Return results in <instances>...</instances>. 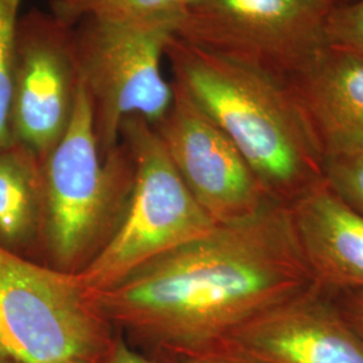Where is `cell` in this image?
Instances as JSON below:
<instances>
[{"label": "cell", "instance_id": "cell-1", "mask_svg": "<svg viewBox=\"0 0 363 363\" xmlns=\"http://www.w3.org/2000/svg\"><path fill=\"white\" fill-rule=\"evenodd\" d=\"M313 283L289 206L271 201L89 298L132 347L179 359L220 349L240 325Z\"/></svg>", "mask_w": 363, "mask_h": 363}, {"label": "cell", "instance_id": "cell-2", "mask_svg": "<svg viewBox=\"0 0 363 363\" xmlns=\"http://www.w3.org/2000/svg\"><path fill=\"white\" fill-rule=\"evenodd\" d=\"M166 57L174 84L245 157L269 196L291 205L325 181V154L286 78L177 35Z\"/></svg>", "mask_w": 363, "mask_h": 363}, {"label": "cell", "instance_id": "cell-3", "mask_svg": "<svg viewBox=\"0 0 363 363\" xmlns=\"http://www.w3.org/2000/svg\"><path fill=\"white\" fill-rule=\"evenodd\" d=\"M40 162L43 264L78 274L116 232L133 186V163L127 145L120 140L115 150L103 155L91 100L79 78L70 121Z\"/></svg>", "mask_w": 363, "mask_h": 363}, {"label": "cell", "instance_id": "cell-4", "mask_svg": "<svg viewBox=\"0 0 363 363\" xmlns=\"http://www.w3.org/2000/svg\"><path fill=\"white\" fill-rule=\"evenodd\" d=\"M121 142L133 163V186L116 232L77 274L88 295L115 286L217 226L182 181L152 124L140 117L127 120Z\"/></svg>", "mask_w": 363, "mask_h": 363}, {"label": "cell", "instance_id": "cell-5", "mask_svg": "<svg viewBox=\"0 0 363 363\" xmlns=\"http://www.w3.org/2000/svg\"><path fill=\"white\" fill-rule=\"evenodd\" d=\"M77 274L0 247V350L21 363L104 362L116 335Z\"/></svg>", "mask_w": 363, "mask_h": 363}, {"label": "cell", "instance_id": "cell-6", "mask_svg": "<svg viewBox=\"0 0 363 363\" xmlns=\"http://www.w3.org/2000/svg\"><path fill=\"white\" fill-rule=\"evenodd\" d=\"M174 33L169 28L81 21L72 33L78 78L91 100L94 130L103 155L121 140L127 120L156 125L174 101V84L163 58Z\"/></svg>", "mask_w": 363, "mask_h": 363}, {"label": "cell", "instance_id": "cell-7", "mask_svg": "<svg viewBox=\"0 0 363 363\" xmlns=\"http://www.w3.org/2000/svg\"><path fill=\"white\" fill-rule=\"evenodd\" d=\"M330 0H189L174 35L281 77L325 43Z\"/></svg>", "mask_w": 363, "mask_h": 363}, {"label": "cell", "instance_id": "cell-8", "mask_svg": "<svg viewBox=\"0 0 363 363\" xmlns=\"http://www.w3.org/2000/svg\"><path fill=\"white\" fill-rule=\"evenodd\" d=\"M174 89L167 115L154 127L182 181L213 222L245 220L274 201L229 136L177 84Z\"/></svg>", "mask_w": 363, "mask_h": 363}, {"label": "cell", "instance_id": "cell-9", "mask_svg": "<svg viewBox=\"0 0 363 363\" xmlns=\"http://www.w3.org/2000/svg\"><path fill=\"white\" fill-rule=\"evenodd\" d=\"M77 86L70 26L40 13L21 18L11 104L15 143L40 160L48 155L70 121Z\"/></svg>", "mask_w": 363, "mask_h": 363}, {"label": "cell", "instance_id": "cell-10", "mask_svg": "<svg viewBox=\"0 0 363 363\" xmlns=\"http://www.w3.org/2000/svg\"><path fill=\"white\" fill-rule=\"evenodd\" d=\"M220 349L265 363H363V337L319 283L240 325Z\"/></svg>", "mask_w": 363, "mask_h": 363}, {"label": "cell", "instance_id": "cell-11", "mask_svg": "<svg viewBox=\"0 0 363 363\" xmlns=\"http://www.w3.org/2000/svg\"><path fill=\"white\" fill-rule=\"evenodd\" d=\"M284 78L325 156L363 152V54L328 42Z\"/></svg>", "mask_w": 363, "mask_h": 363}, {"label": "cell", "instance_id": "cell-12", "mask_svg": "<svg viewBox=\"0 0 363 363\" xmlns=\"http://www.w3.org/2000/svg\"><path fill=\"white\" fill-rule=\"evenodd\" d=\"M289 206L304 259L316 283L363 289V217L320 182Z\"/></svg>", "mask_w": 363, "mask_h": 363}, {"label": "cell", "instance_id": "cell-13", "mask_svg": "<svg viewBox=\"0 0 363 363\" xmlns=\"http://www.w3.org/2000/svg\"><path fill=\"white\" fill-rule=\"evenodd\" d=\"M43 214L40 159L21 144L0 150V247L31 259L40 252Z\"/></svg>", "mask_w": 363, "mask_h": 363}, {"label": "cell", "instance_id": "cell-14", "mask_svg": "<svg viewBox=\"0 0 363 363\" xmlns=\"http://www.w3.org/2000/svg\"><path fill=\"white\" fill-rule=\"evenodd\" d=\"M189 0H55V18L72 22L99 21L127 26L169 28L174 34Z\"/></svg>", "mask_w": 363, "mask_h": 363}, {"label": "cell", "instance_id": "cell-15", "mask_svg": "<svg viewBox=\"0 0 363 363\" xmlns=\"http://www.w3.org/2000/svg\"><path fill=\"white\" fill-rule=\"evenodd\" d=\"M23 0H0V150L15 144L11 120L13 76Z\"/></svg>", "mask_w": 363, "mask_h": 363}, {"label": "cell", "instance_id": "cell-16", "mask_svg": "<svg viewBox=\"0 0 363 363\" xmlns=\"http://www.w3.org/2000/svg\"><path fill=\"white\" fill-rule=\"evenodd\" d=\"M325 181L363 217V152L325 156Z\"/></svg>", "mask_w": 363, "mask_h": 363}, {"label": "cell", "instance_id": "cell-17", "mask_svg": "<svg viewBox=\"0 0 363 363\" xmlns=\"http://www.w3.org/2000/svg\"><path fill=\"white\" fill-rule=\"evenodd\" d=\"M327 38L333 45L363 54V0L333 10Z\"/></svg>", "mask_w": 363, "mask_h": 363}, {"label": "cell", "instance_id": "cell-18", "mask_svg": "<svg viewBox=\"0 0 363 363\" xmlns=\"http://www.w3.org/2000/svg\"><path fill=\"white\" fill-rule=\"evenodd\" d=\"M351 325L363 337V289H331Z\"/></svg>", "mask_w": 363, "mask_h": 363}, {"label": "cell", "instance_id": "cell-19", "mask_svg": "<svg viewBox=\"0 0 363 363\" xmlns=\"http://www.w3.org/2000/svg\"><path fill=\"white\" fill-rule=\"evenodd\" d=\"M162 358H166L169 363H265L228 349H218L206 354L189 357V358H179V359L167 358V357H162Z\"/></svg>", "mask_w": 363, "mask_h": 363}, {"label": "cell", "instance_id": "cell-20", "mask_svg": "<svg viewBox=\"0 0 363 363\" xmlns=\"http://www.w3.org/2000/svg\"><path fill=\"white\" fill-rule=\"evenodd\" d=\"M103 363H156L152 357H147L142 351L132 347L125 339L116 337V342Z\"/></svg>", "mask_w": 363, "mask_h": 363}, {"label": "cell", "instance_id": "cell-21", "mask_svg": "<svg viewBox=\"0 0 363 363\" xmlns=\"http://www.w3.org/2000/svg\"><path fill=\"white\" fill-rule=\"evenodd\" d=\"M334 7H340V6H346V4H351V3H355L358 0H330Z\"/></svg>", "mask_w": 363, "mask_h": 363}, {"label": "cell", "instance_id": "cell-22", "mask_svg": "<svg viewBox=\"0 0 363 363\" xmlns=\"http://www.w3.org/2000/svg\"><path fill=\"white\" fill-rule=\"evenodd\" d=\"M11 363H21L16 362L11 359ZM55 363H101V362H93V361H85V359H66V361H60V362Z\"/></svg>", "mask_w": 363, "mask_h": 363}, {"label": "cell", "instance_id": "cell-23", "mask_svg": "<svg viewBox=\"0 0 363 363\" xmlns=\"http://www.w3.org/2000/svg\"><path fill=\"white\" fill-rule=\"evenodd\" d=\"M0 363H11V358H9L1 350H0Z\"/></svg>", "mask_w": 363, "mask_h": 363}, {"label": "cell", "instance_id": "cell-24", "mask_svg": "<svg viewBox=\"0 0 363 363\" xmlns=\"http://www.w3.org/2000/svg\"><path fill=\"white\" fill-rule=\"evenodd\" d=\"M152 358H154V357H152ZM154 359H155L156 363H169L166 358H162V357H155Z\"/></svg>", "mask_w": 363, "mask_h": 363}]
</instances>
